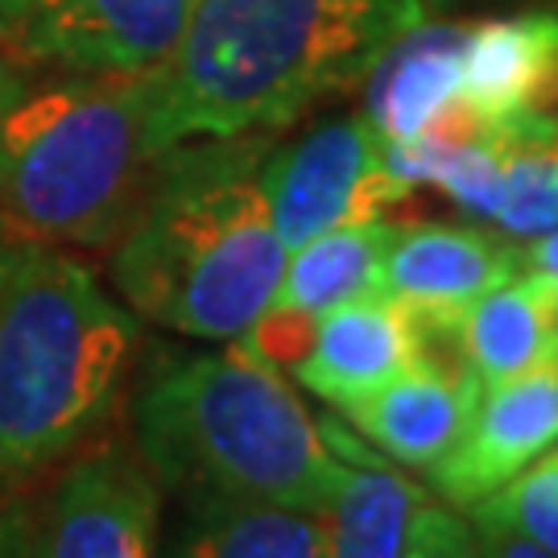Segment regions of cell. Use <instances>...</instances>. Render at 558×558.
<instances>
[{
	"instance_id": "7c38bea8",
	"label": "cell",
	"mask_w": 558,
	"mask_h": 558,
	"mask_svg": "<svg viewBox=\"0 0 558 558\" xmlns=\"http://www.w3.org/2000/svg\"><path fill=\"white\" fill-rule=\"evenodd\" d=\"M422 352L426 327L401 302L368 294L327 311L315 323L306 356L290 373L299 377L302 389L343 410L405 373Z\"/></svg>"
},
{
	"instance_id": "2e32d148",
	"label": "cell",
	"mask_w": 558,
	"mask_h": 558,
	"mask_svg": "<svg viewBox=\"0 0 558 558\" xmlns=\"http://www.w3.org/2000/svg\"><path fill=\"white\" fill-rule=\"evenodd\" d=\"M447 336L480 389L525 377L558 360V294L518 274L480 294Z\"/></svg>"
},
{
	"instance_id": "4fadbf2b",
	"label": "cell",
	"mask_w": 558,
	"mask_h": 558,
	"mask_svg": "<svg viewBox=\"0 0 558 558\" xmlns=\"http://www.w3.org/2000/svg\"><path fill=\"white\" fill-rule=\"evenodd\" d=\"M319 426L339 459L336 488L319 509L323 558H405L426 488L398 472V463L373 459L368 442L331 418H319Z\"/></svg>"
},
{
	"instance_id": "44dd1931",
	"label": "cell",
	"mask_w": 558,
	"mask_h": 558,
	"mask_svg": "<svg viewBox=\"0 0 558 558\" xmlns=\"http://www.w3.org/2000/svg\"><path fill=\"white\" fill-rule=\"evenodd\" d=\"M518 265L525 278L542 281L546 290L558 294V223L538 232V236L518 240Z\"/></svg>"
},
{
	"instance_id": "9c48e42d",
	"label": "cell",
	"mask_w": 558,
	"mask_h": 558,
	"mask_svg": "<svg viewBox=\"0 0 558 558\" xmlns=\"http://www.w3.org/2000/svg\"><path fill=\"white\" fill-rule=\"evenodd\" d=\"M518 274V240L497 228L393 223L380 265V294L401 302L426 331H451L480 294Z\"/></svg>"
},
{
	"instance_id": "5bb4252c",
	"label": "cell",
	"mask_w": 558,
	"mask_h": 558,
	"mask_svg": "<svg viewBox=\"0 0 558 558\" xmlns=\"http://www.w3.org/2000/svg\"><path fill=\"white\" fill-rule=\"evenodd\" d=\"M459 92L493 120L558 117V13H500L468 29Z\"/></svg>"
},
{
	"instance_id": "4316f807",
	"label": "cell",
	"mask_w": 558,
	"mask_h": 558,
	"mask_svg": "<svg viewBox=\"0 0 558 558\" xmlns=\"http://www.w3.org/2000/svg\"><path fill=\"white\" fill-rule=\"evenodd\" d=\"M550 451H555V459H558V447H550Z\"/></svg>"
},
{
	"instance_id": "3957f363",
	"label": "cell",
	"mask_w": 558,
	"mask_h": 558,
	"mask_svg": "<svg viewBox=\"0 0 558 558\" xmlns=\"http://www.w3.org/2000/svg\"><path fill=\"white\" fill-rule=\"evenodd\" d=\"M265 154L257 133L161 154L149 199L112 257V281L141 319L216 343L260 319L286 269L260 186Z\"/></svg>"
},
{
	"instance_id": "d4e9b609",
	"label": "cell",
	"mask_w": 558,
	"mask_h": 558,
	"mask_svg": "<svg viewBox=\"0 0 558 558\" xmlns=\"http://www.w3.org/2000/svg\"><path fill=\"white\" fill-rule=\"evenodd\" d=\"M555 145H558V117H555Z\"/></svg>"
},
{
	"instance_id": "7a4b0ae2",
	"label": "cell",
	"mask_w": 558,
	"mask_h": 558,
	"mask_svg": "<svg viewBox=\"0 0 558 558\" xmlns=\"http://www.w3.org/2000/svg\"><path fill=\"white\" fill-rule=\"evenodd\" d=\"M149 75L0 62V236L117 244L158 179Z\"/></svg>"
},
{
	"instance_id": "8fae6325",
	"label": "cell",
	"mask_w": 558,
	"mask_h": 558,
	"mask_svg": "<svg viewBox=\"0 0 558 558\" xmlns=\"http://www.w3.org/2000/svg\"><path fill=\"white\" fill-rule=\"evenodd\" d=\"M195 0H34L21 54L80 71L154 75L174 54Z\"/></svg>"
},
{
	"instance_id": "603a6c76",
	"label": "cell",
	"mask_w": 558,
	"mask_h": 558,
	"mask_svg": "<svg viewBox=\"0 0 558 558\" xmlns=\"http://www.w3.org/2000/svg\"><path fill=\"white\" fill-rule=\"evenodd\" d=\"M34 0H0V46H21Z\"/></svg>"
},
{
	"instance_id": "ffe728a7",
	"label": "cell",
	"mask_w": 558,
	"mask_h": 558,
	"mask_svg": "<svg viewBox=\"0 0 558 558\" xmlns=\"http://www.w3.org/2000/svg\"><path fill=\"white\" fill-rule=\"evenodd\" d=\"M405 558H488V542L463 509L426 497L410 525Z\"/></svg>"
},
{
	"instance_id": "d6986e66",
	"label": "cell",
	"mask_w": 558,
	"mask_h": 558,
	"mask_svg": "<svg viewBox=\"0 0 558 558\" xmlns=\"http://www.w3.org/2000/svg\"><path fill=\"white\" fill-rule=\"evenodd\" d=\"M468 518H488L505 521L521 530L525 538H534L558 558V459L555 451H546L534 459L518 480H509L505 488H497L493 497H484L480 505L463 509Z\"/></svg>"
},
{
	"instance_id": "e0dca14e",
	"label": "cell",
	"mask_w": 558,
	"mask_h": 558,
	"mask_svg": "<svg viewBox=\"0 0 558 558\" xmlns=\"http://www.w3.org/2000/svg\"><path fill=\"white\" fill-rule=\"evenodd\" d=\"M161 558H323V521L281 500L182 497V521Z\"/></svg>"
},
{
	"instance_id": "5b68a950",
	"label": "cell",
	"mask_w": 558,
	"mask_h": 558,
	"mask_svg": "<svg viewBox=\"0 0 558 558\" xmlns=\"http://www.w3.org/2000/svg\"><path fill=\"white\" fill-rule=\"evenodd\" d=\"M141 327L54 244L0 248V488L71 459L117 410Z\"/></svg>"
},
{
	"instance_id": "277c9868",
	"label": "cell",
	"mask_w": 558,
	"mask_h": 558,
	"mask_svg": "<svg viewBox=\"0 0 558 558\" xmlns=\"http://www.w3.org/2000/svg\"><path fill=\"white\" fill-rule=\"evenodd\" d=\"M137 456L161 493L281 500L319 513L339 459L319 418L269 360L228 339L220 352L161 356L133 401Z\"/></svg>"
},
{
	"instance_id": "8992f818",
	"label": "cell",
	"mask_w": 558,
	"mask_h": 558,
	"mask_svg": "<svg viewBox=\"0 0 558 558\" xmlns=\"http://www.w3.org/2000/svg\"><path fill=\"white\" fill-rule=\"evenodd\" d=\"M0 538V558H161V484L137 447H87Z\"/></svg>"
},
{
	"instance_id": "9a60e30c",
	"label": "cell",
	"mask_w": 558,
	"mask_h": 558,
	"mask_svg": "<svg viewBox=\"0 0 558 558\" xmlns=\"http://www.w3.org/2000/svg\"><path fill=\"white\" fill-rule=\"evenodd\" d=\"M472 21L422 17L380 50L364 75V117L385 145H410L459 92V62Z\"/></svg>"
},
{
	"instance_id": "52a82bcc",
	"label": "cell",
	"mask_w": 558,
	"mask_h": 558,
	"mask_svg": "<svg viewBox=\"0 0 558 558\" xmlns=\"http://www.w3.org/2000/svg\"><path fill=\"white\" fill-rule=\"evenodd\" d=\"M260 186L286 253L343 223L385 220L414 195L393 179L385 141L364 112L327 120L306 137L269 149L260 161Z\"/></svg>"
},
{
	"instance_id": "484cf974",
	"label": "cell",
	"mask_w": 558,
	"mask_h": 558,
	"mask_svg": "<svg viewBox=\"0 0 558 558\" xmlns=\"http://www.w3.org/2000/svg\"><path fill=\"white\" fill-rule=\"evenodd\" d=\"M4 244H9V240H4V236H0V248H4Z\"/></svg>"
},
{
	"instance_id": "7402d4cb",
	"label": "cell",
	"mask_w": 558,
	"mask_h": 558,
	"mask_svg": "<svg viewBox=\"0 0 558 558\" xmlns=\"http://www.w3.org/2000/svg\"><path fill=\"white\" fill-rule=\"evenodd\" d=\"M472 521H476L484 542H488V558H555L546 546L525 538L521 530L505 525V521H488V518H472Z\"/></svg>"
},
{
	"instance_id": "ba28073f",
	"label": "cell",
	"mask_w": 558,
	"mask_h": 558,
	"mask_svg": "<svg viewBox=\"0 0 558 558\" xmlns=\"http://www.w3.org/2000/svg\"><path fill=\"white\" fill-rule=\"evenodd\" d=\"M480 393L484 389L459 360L451 336L426 331V352L405 373L373 389L368 398L343 405L339 414L389 463L430 472L463 439Z\"/></svg>"
},
{
	"instance_id": "cb8c5ba5",
	"label": "cell",
	"mask_w": 558,
	"mask_h": 558,
	"mask_svg": "<svg viewBox=\"0 0 558 558\" xmlns=\"http://www.w3.org/2000/svg\"><path fill=\"white\" fill-rule=\"evenodd\" d=\"M505 0H422V13L426 17H459V13H472V9H493Z\"/></svg>"
},
{
	"instance_id": "6da1fadb",
	"label": "cell",
	"mask_w": 558,
	"mask_h": 558,
	"mask_svg": "<svg viewBox=\"0 0 558 558\" xmlns=\"http://www.w3.org/2000/svg\"><path fill=\"white\" fill-rule=\"evenodd\" d=\"M422 0H195L174 54L149 75L161 149L248 137L364 83Z\"/></svg>"
},
{
	"instance_id": "30bf717a",
	"label": "cell",
	"mask_w": 558,
	"mask_h": 558,
	"mask_svg": "<svg viewBox=\"0 0 558 558\" xmlns=\"http://www.w3.org/2000/svg\"><path fill=\"white\" fill-rule=\"evenodd\" d=\"M558 447V360L484 389L451 456L426 476L439 500L472 509Z\"/></svg>"
},
{
	"instance_id": "ac0fdd59",
	"label": "cell",
	"mask_w": 558,
	"mask_h": 558,
	"mask_svg": "<svg viewBox=\"0 0 558 558\" xmlns=\"http://www.w3.org/2000/svg\"><path fill=\"white\" fill-rule=\"evenodd\" d=\"M389 236H393V223L368 220L343 223L290 248L278 294L269 306L319 323L327 311H336L343 302L380 294V265H385Z\"/></svg>"
}]
</instances>
